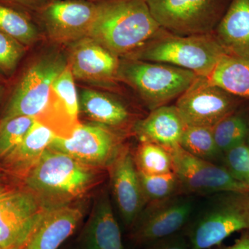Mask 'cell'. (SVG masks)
<instances>
[{
  "instance_id": "obj_1",
  "label": "cell",
  "mask_w": 249,
  "mask_h": 249,
  "mask_svg": "<svg viewBox=\"0 0 249 249\" xmlns=\"http://www.w3.org/2000/svg\"><path fill=\"white\" fill-rule=\"evenodd\" d=\"M88 37L119 58L137 52L163 31L145 0H101Z\"/></svg>"
},
{
  "instance_id": "obj_2",
  "label": "cell",
  "mask_w": 249,
  "mask_h": 249,
  "mask_svg": "<svg viewBox=\"0 0 249 249\" xmlns=\"http://www.w3.org/2000/svg\"><path fill=\"white\" fill-rule=\"evenodd\" d=\"M183 229L192 249H212L236 232L249 230V192L204 196Z\"/></svg>"
},
{
  "instance_id": "obj_3",
  "label": "cell",
  "mask_w": 249,
  "mask_h": 249,
  "mask_svg": "<svg viewBox=\"0 0 249 249\" xmlns=\"http://www.w3.org/2000/svg\"><path fill=\"white\" fill-rule=\"evenodd\" d=\"M96 179L93 168L48 148L21 183L47 206L67 204L84 194Z\"/></svg>"
},
{
  "instance_id": "obj_4",
  "label": "cell",
  "mask_w": 249,
  "mask_h": 249,
  "mask_svg": "<svg viewBox=\"0 0 249 249\" xmlns=\"http://www.w3.org/2000/svg\"><path fill=\"white\" fill-rule=\"evenodd\" d=\"M227 49L214 32L178 36L163 31L126 59L168 64L208 77Z\"/></svg>"
},
{
  "instance_id": "obj_5",
  "label": "cell",
  "mask_w": 249,
  "mask_h": 249,
  "mask_svg": "<svg viewBox=\"0 0 249 249\" xmlns=\"http://www.w3.org/2000/svg\"><path fill=\"white\" fill-rule=\"evenodd\" d=\"M198 76L168 64L126 58L118 73V79L130 85L150 111L178 99Z\"/></svg>"
},
{
  "instance_id": "obj_6",
  "label": "cell",
  "mask_w": 249,
  "mask_h": 249,
  "mask_svg": "<svg viewBox=\"0 0 249 249\" xmlns=\"http://www.w3.org/2000/svg\"><path fill=\"white\" fill-rule=\"evenodd\" d=\"M68 62L60 55H48L26 68L14 85L0 119L18 116L37 117L45 109L54 80Z\"/></svg>"
},
{
  "instance_id": "obj_7",
  "label": "cell",
  "mask_w": 249,
  "mask_h": 249,
  "mask_svg": "<svg viewBox=\"0 0 249 249\" xmlns=\"http://www.w3.org/2000/svg\"><path fill=\"white\" fill-rule=\"evenodd\" d=\"M160 27L178 36L214 32L229 0H145Z\"/></svg>"
},
{
  "instance_id": "obj_8",
  "label": "cell",
  "mask_w": 249,
  "mask_h": 249,
  "mask_svg": "<svg viewBox=\"0 0 249 249\" xmlns=\"http://www.w3.org/2000/svg\"><path fill=\"white\" fill-rule=\"evenodd\" d=\"M196 197L179 194L147 203L130 229L131 240L137 245L146 246L182 231L197 206Z\"/></svg>"
},
{
  "instance_id": "obj_9",
  "label": "cell",
  "mask_w": 249,
  "mask_h": 249,
  "mask_svg": "<svg viewBox=\"0 0 249 249\" xmlns=\"http://www.w3.org/2000/svg\"><path fill=\"white\" fill-rule=\"evenodd\" d=\"M169 151L182 194L206 196L224 191L249 192V186L234 178L223 165L197 158L180 145Z\"/></svg>"
},
{
  "instance_id": "obj_10",
  "label": "cell",
  "mask_w": 249,
  "mask_h": 249,
  "mask_svg": "<svg viewBox=\"0 0 249 249\" xmlns=\"http://www.w3.org/2000/svg\"><path fill=\"white\" fill-rule=\"evenodd\" d=\"M47 207L21 181L0 189V248L19 247Z\"/></svg>"
},
{
  "instance_id": "obj_11",
  "label": "cell",
  "mask_w": 249,
  "mask_h": 249,
  "mask_svg": "<svg viewBox=\"0 0 249 249\" xmlns=\"http://www.w3.org/2000/svg\"><path fill=\"white\" fill-rule=\"evenodd\" d=\"M124 146L122 137L115 129L98 124H80L71 137H55L49 148L96 168H108Z\"/></svg>"
},
{
  "instance_id": "obj_12",
  "label": "cell",
  "mask_w": 249,
  "mask_h": 249,
  "mask_svg": "<svg viewBox=\"0 0 249 249\" xmlns=\"http://www.w3.org/2000/svg\"><path fill=\"white\" fill-rule=\"evenodd\" d=\"M236 96L198 76L177 99V109L186 127H213L235 111Z\"/></svg>"
},
{
  "instance_id": "obj_13",
  "label": "cell",
  "mask_w": 249,
  "mask_h": 249,
  "mask_svg": "<svg viewBox=\"0 0 249 249\" xmlns=\"http://www.w3.org/2000/svg\"><path fill=\"white\" fill-rule=\"evenodd\" d=\"M37 11L51 38L61 43H73L89 36L97 16L98 3L90 0H47Z\"/></svg>"
},
{
  "instance_id": "obj_14",
  "label": "cell",
  "mask_w": 249,
  "mask_h": 249,
  "mask_svg": "<svg viewBox=\"0 0 249 249\" xmlns=\"http://www.w3.org/2000/svg\"><path fill=\"white\" fill-rule=\"evenodd\" d=\"M113 196L126 227L131 229L147 204L133 155L124 146L108 167Z\"/></svg>"
},
{
  "instance_id": "obj_15",
  "label": "cell",
  "mask_w": 249,
  "mask_h": 249,
  "mask_svg": "<svg viewBox=\"0 0 249 249\" xmlns=\"http://www.w3.org/2000/svg\"><path fill=\"white\" fill-rule=\"evenodd\" d=\"M82 217L81 210L71 205L48 206L18 249H58L75 231Z\"/></svg>"
},
{
  "instance_id": "obj_16",
  "label": "cell",
  "mask_w": 249,
  "mask_h": 249,
  "mask_svg": "<svg viewBox=\"0 0 249 249\" xmlns=\"http://www.w3.org/2000/svg\"><path fill=\"white\" fill-rule=\"evenodd\" d=\"M72 44L68 64L74 78L98 83L118 79L119 57L89 37Z\"/></svg>"
},
{
  "instance_id": "obj_17",
  "label": "cell",
  "mask_w": 249,
  "mask_h": 249,
  "mask_svg": "<svg viewBox=\"0 0 249 249\" xmlns=\"http://www.w3.org/2000/svg\"><path fill=\"white\" fill-rule=\"evenodd\" d=\"M55 137L52 129L36 120L22 142L0 160V168L13 179L21 181Z\"/></svg>"
},
{
  "instance_id": "obj_18",
  "label": "cell",
  "mask_w": 249,
  "mask_h": 249,
  "mask_svg": "<svg viewBox=\"0 0 249 249\" xmlns=\"http://www.w3.org/2000/svg\"><path fill=\"white\" fill-rule=\"evenodd\" d=\"M186 127L176 106L168 105L150 111L134 126L141 142H153L168 150L179 146Z\"/></svg>"
},
{
  "instance_id": "obj_19",
  "label": "cell",
  "mask_w": 249,
  "mask_h": 249,
  "mask_svg": "<svg viewBox=\"0 0 249 249\" xmlns=\"http://www.w3.org/2000/svg\"><path fill=\"white\" fill-rule=\"evenodd\" d=\"M84 249H124L107 192L98 198L83 238Z\"/></svg>"
},
{
  "instance_id": "obj_20",
  "label": "cell",
  "mask_w": 249,
  "mask_h": 249,
  "mask_svg": "<svg viewBox=\"0 0 249 249\" xmlns=\"http://www.w3.org/2000/svg\"><path fill=\"white\" fill-rule=\"evenodd\" d=\"M214 33L227 51L249 58V0H231Z\"/></svg>"
},
{
  "instance_id": "obj_21",
  "label": "cell",
  "mask_w": 249,
  "mask_h": 249,
  "mask_svg": "<svg viewBox=\"0 0 249 249\" xmlns=\"http://www.w3.org/2000/svg\"><path fill=\"white\" fill-rule=\"evenodd\" d=\"M80 109L96 124L111 129L122 128L129 124L131 114L128 109L115 98L92 89L82 91Z\"/></svg>"
},
{
  "instance_id": "obj_22",
  "label": "cell",
  "mask_w": 249,
  "mask_h": 249,
  "mask_svg": "<svg viewBox=\"0 0 249 249\" xmlns=\"http://www.w3.org/2000/svg\"><path fill=\"white\" fill-rule=\"evenodd\" d=\"M213 84L236 97L249 98V58L227 52L207 77Z\"/></svg>"
},
{
  "instance_id": "obj_23",
  "label": "cell",
  "mask_w": 249,
  "mask_h": 249,
  "mask_svg": "<svg viewBox=\"0 0 249 249\" xmlns=\"http://www.w3.org/2000/svg\"><path fill=\"white\" fill-rule=\"evenodd\" d=\"M180 146L191 155L212 163L222 160L223 154L216 145L212 127H186Z\"/></svg>"
},
{
  "instance_id": "obj_24",
  "label": "cell",
  "mask_w": 249,
  "mask_h": 249,
  "mask_svg": "<svg viewBox=\"0 0 249 249\" xmlns=\"http://www.w3.org/2000/svg\"><path fill=\"white\" fill-rule=\"evenodd\" d=\"M134 163L140 173L164 175L173 173L169 150L148 142H141L133 155Z\"/></svg>"
},
{
  "instance_id": "obj_25",
  "label": "cell",
  "mask_w": 249,
  "mask_h": 249,
  "mask_svg": "<svg viewBox=\"0 0 249 249\" xmlns=\"http://www.w3.org/2000/svg\"><path fill=\"white\" fill-rule=\"evenodd\" d=\"M0 31L7 34L26 47L37 40V28L28 15L0 4Z\"/></svg>"
},
{
  "instance_id": "obj_26",
  "label": "cell",
  "mask_w": 249,
  "mask_h": 249,
  "mask_svg": "<svg viewBox=\"0 0 249 249\" xmlns=\"http://www.w3.org/2000/svg\"><path fill=\"white\" fill-rule=\"evenodd\" d=\"M212 129L216 145L222 154L245 142L248 134L245 119L235 113L219 121Z\"/></svg>"
},
{
  "instance_id": "obj_27",
  "label": "cell",
  "mask_w": 249,
  "mask_h": 249,
  "mask_svg": "<svg viewBox=\"0 0 249 249\" xmlns=\"http://www.w3.org/2000/svg\"><path fill=\"white\" fill-rule=\"evenodd\" d=\"M139 175L147 204L182 194L179 182L174 173L146 175L139 172Z\"/></svg>"
},
{
  "instance_id": "obj_28",
  "label": "cell",
  "mask_w": 249,
  "mask_h": 249,
  "mask_svg": "<svg viewBox=\"0 0 249 249\" xmlns=\"http://www.w3.org/2000/svg\"><path fill=\"white\" fill-rule=\"evenodd\" d=\"M35 121L27 116L0 119V160L22 142Z\"/></svg>"
},
{
  "instance_id": "obj_29",
  "label": "cell",
  "mask_w": 249,
  "mask_h": 249,
  "mask_svg": "<svg viewBox=\"0 0 249 249\" xmlns=\"http://www.w3.org/2000/svg\"><path fill=\"white\" fill-rule=\"evenodd\" d=\"M52 91L63 104L70 116L78 121L80 103L75 86L74 76L69 64L55 80L52 86Z\"/></svg>"
},
{
  "instance_id": "obj_30",
  "label": "cell",
  "mask_w": 249,
  "mask_h": 249,
  "mask_svg": "<svg viewBox=\"0 0 249 249\" xmlns=\"http://www.w3.org/2000/svg\"><path fill=\"white\" fill-rule=\"evenodd\" d=\"M27 48L14 37L0 31V73L2 76L14 74Z\"/></svg>"
},
{
  "instance_id": "obj_31",
  "label": "cell",
  "mask_w": 249,
  "mask_h": 249,
  "mask_svg": "<svg viewBox=\"0 0 249 249\" xmlns=\"http://www.w3.org/2000/svg\"><path fill=\"white\" fill-rule=\"evenodd\" d=\"M145 247V249H192L191 243L183 231L154 241Z\"/></svg>"
},
{
  "instance_id": "obj_32",
  "label": "cell",
  "mask_w": 249,
  "mask_h": 249,
  "mask_svg": "<svg viewBox=\"0 0 249 249\" xmlns=\"http://www.w3.org/2000/svg\"><path fill=\"white\" fill-rule=\"evenodd\" d=\"M47 1V0H0V4L6 5L27 15V11H37Z\"/></svg>"
},
{
  "instance_id": "obj_33",
  "label": "cell",
  "mask_w": 249,
  "mask_h": 249,
  "mask_svg": "<svg viewBox=\"0 0 249 249\" xmlns=\"http://www.w3.org/2000/svg\"><path fill=\"white\" fill-rule=\"evenodd\" d=\"M214 249H249V230L242 231L240 237L232 245L222 247L219 245Z\"/></svg>"
},
{
  "instance_id": "obj_34",
  "label": "cell",
  "mask_w": 249,
  "mask_h": 249,
  "mask_svg": "<svg viewBox=\"0 0 249 249\" xmlns=\"http://www.w3.org/2000/svg\"><path fill=\"white\" fill-rule=\"evenodd\" d=\"M15 181V180L8 176V175L4 173V172L1 170V168H0V189L4 188L6 185H7L8 183H11V181Z\"/></svg>"
},
{
  "instance_id": "obj_35",
  "label": "cell",
  "mask_w": 249,
  "mask_h": 249,
  "mask_svg": "<svg viewBox=\"0 0 249 249\" xmlns=\"http://www.w3.org/2000/svg\"><path fill=\"white\" fill-rule=\"evenodd\" d=\"M5 93V86L4 84L0 85V103L1 102L3 96Z\"/></svg>"
},
{
  "instance_id": "obj_36",
  "label": "cell",
  "mask_w": 249,
  "mask_h": 249,
  "mask_svg": "<svg viewBox=\"0 0 249 249\" xmlns=\"http://www.w3.org/2000/svg\"><path fill=\"white\" fill-rule=\"evenodd\" d=\"M4 84V76L0 73V85Z\"/></svg>"
},
{
  "instance_id": "obj_37",
  "label": "cell",
  "mask_w": 249,
  "mask_h": 249,
  "mask_svg": "<svg viewBox=\"0 0 249 249\" xmlns=\"http://www.w3.org/2000/svg\"><path fill=\"white\" fill-rule=\"evenodd\" d=\"M6 249H18V246H15V247H10V248Z\"/></svg>"
},
{
  "instance_id": "obj_38",
  "label": "cell",
  "mask_w": 249,
  "mask_h": 249,
  "mask_svg": "<svg viewBox=\"0 0 249 249\" xmlns=\"http://www.w3.org/2000/svg\"><path fill=\"white\" fill-rule=\"evenodd\" d=\"M90 1H101V0H90Z\"/></svg>"
},
{
  "instance_id": "obj_39",
  "label": "cell",
  "mask_w": 249,
  "mask_h": 249,
  "mask_svg": "<svg viewBox=\"0 0 249 249\" xmlns=\"http://www.w3.org/2000/svg\"><path fill=\"white\" fill-rule=\"evenodd\" d=\"M0 249H1V248H0Z\"/></svg>"
},
{
  "instance_id": "obj_40",
  "label": "cell",
  "mask_w": 249,
  "mask_h": 249,
  "mask_svg": "<svg viewBox=\"0 0 249 249\" xmlns=\"http://www.w3.org/2000/svg\"></svg>"
}]
</instances>
